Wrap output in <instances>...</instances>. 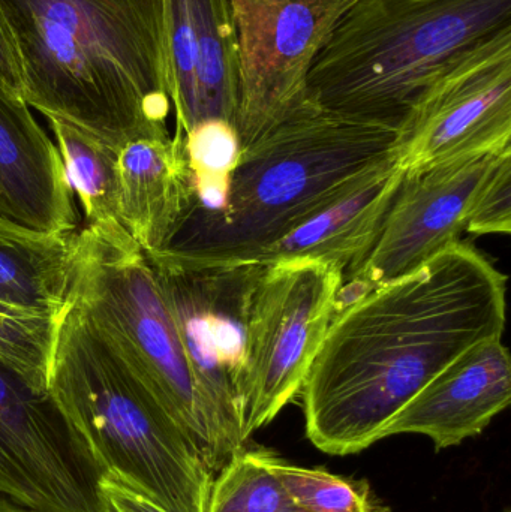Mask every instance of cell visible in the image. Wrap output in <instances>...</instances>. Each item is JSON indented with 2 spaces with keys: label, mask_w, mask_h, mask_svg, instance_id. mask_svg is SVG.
Here are the masks:
<instances>
[{
  "label": "cell",
  "mask_w": 511,
  "mask_h": 512,
  "mask_svg": "<svg viewBox=\"0 0 511 512\" xmlns=\"http://www.w3.org/2000/svg\"><path fill=\"white\" fill-rule=\"evenodd\" d=\"M86 225L119 222L120 147L60 117H47Z\"/></svg>",
  "instance_id": "19"
},
{
  "label": "cell",
  "mask_w": 511,
  "mask_h": 512,
  "mask_svg": "<svg viewBox=\"0 0 511 512\" xmlns=\"http://www.w3.org/2000/svg\"><path fill=\"white\" fill-rule=\"evenodd\" d=\"M62 313L32 312L0 303V360L39 393H48Z\"/></svg>",
  "instance_id": "22"
},
{
  "label": "cell",
  "mask_w": 511,
  "mask_h": 512,
  "mask_svg": "<svg viewBox=\"0 0 511 512\" xmlns=\"http://www.w3.org/2000/svg\"><path fill=\"white\" fill-rule=\"evenodd\" d=\"M180 137L192 185V210L186 221L216 215L227 203L231 176L239 164V132L228 120L209 119Z\"/></svg>",
  "instance_id": "20"
},
{
  "label": "cell",
  "mask_w": 511,
  "mask_h": 512,
  "mask_svg": "<svg viewBox=\"0 0 511 512\" xmlns=\"http://www.w3.org/2000/svg\"><path fill=\"white\" fill-rule=\"evenodd\" d=\"M0 84L23 96L20 54L2 6H0Z\"/></svg>",
  "instance_id": "26"
},
{
  "label": "cell",
  "mask_w": 511,
  "mask_h": 512,
  "mask_svg": "<svg viewBox=\"0 0 511 512\" xmlns=\"http://www.w3.org/2000/svg\"><path fill=\"white\" fill-rule=\"evenodd\" d=\"M272 450L243 447L213 477L206 512H294L272 468Z\"/></svg>",
  "instance_id": "21"
},
{
  "label": "cell",
  "mask_w": 511,
  "mask_h": 512,
  "mask_svg": "<svg viewBox=\"0 0 511 512\" xmlns=\"http://www.w3.org/2000/svg\"><path fill=\"white\" fill-rule=\"evenodd\" d=\"M404 173L398 155L389 159L308 221L258 252L252 264L309 259L335 265L345 276L371 251Z\"/></svg>",
  "instance_id": "16"
},
{
  "label": "cell",
  "mask_w": 511,
  "mask_h": 512,
  "mask_svg": "<svg viewBox=\"0 0 511 512\" xmlns=\"http://www.w3.org/2000/svg\"><path fill=\"white\" fill-rule=\"evenodd\" d=\"M23 98L122 147L168 137L164 0H0Z\"/></svg>",
  "instance_id": "2"
},
{
  "label": "cell",
  "mask_w": 511,
  "mask_h": 512,
  "mask_svg": "<svg viewBox=\"0 0 511 512\" xmlns=\"http://www.w3.org/2000/svg\"><path fill=\"white\" fill-rule=\"evenodd\" d=\"M164 6L176 134L209 119L236 123L239 53L230 3L164 0Z\"/></svg>",
  "instance_id": "13"
},
{
  "label": "cell",
  "mask_w": 511,
  "mask_h": 512,
  "mask_svg": "<svg viewBox=\"0 0 511 512\" xmlns=\"http://www.w3.org/2000/svg\"><path fill=\"white\" fill-rule=\"evenodd\" d=\"M239 53L236 125L243 147L306 96L315 57L351 0H228Z\"/></svg>",
  "instance_id": "10"
},
{
  "label": "cell",
  "mask_w": 511,
  "mask_h": 512,
  "mask_svg": "<svg viewBox=\"0 0 511 512\" xmlns=\"http://www.w3.org/2000/svg\"><path fill=\"white\" fill-rule=\"evenodd\" d=\"M465 231L474 236L511 233V150L501 155L477 192Z\"/></svg>",
  "instance_id": "24"
},
{
  "label": "cell",
  "mask_w": 511,
  "mask_h": 512,
  "mask_svg": "<svg viewBox=\"0 0 511 512\" xmlns=\"http://www.w3.org/2000/svg\"><path fill=\"white\" fill-rule=\"evenodd\" d=\"M0 218L44 234L77 233L78 210L59 149L23 96L0 84Z\"/></svg>",
  "instance_id": "15"
},
{
  "label": "cell",
  "mask_w": 511,
  "mask_h": 512,
  "mask_svg": "<svg viewBox=\"0 0 511 512\" xmlns=\"http://www.w3.org/2000/svg\"><path fill=\"white\" fill-rule=\"evenodd\" d=\"M511 147V32L456 63L399 131L404 170Z\"/></svg>",
  "instance_id": "12"
},
{
  "label": "cell",
  "mask_w": 511,
  "mask_h": 512,
  "mask_svg": "<svg viewBox=\"0 0 511 512\" xmlns=\"http://www.w3.org/2000/svg\"><path fill=\"white\" fill-rule=\"evenodd\" d=\"M398 138V131L324 110L305 96L243 147L224 209L189 218L165 251L200 264L251 262L395 158Z\"/></svg>",
  "instance_id": "3"
},
{
  "label": "cell",
  "mask_w": 511,
  "mask_h": 512,
  "mask_svg": "<svg viewBox=\"0 0 511 512\" xmlns=\"http://www.w3.org/2000/svg\"><path fill=\"white\" fill-rule=\"evenodd\" d=\"M294 512H302V511H297V510H296V511H294Z\"/></svg>",
  "instance_id": "29"
},
{
  "label": "cell",
  "mask_w": 511,
  "mask_h": 512,
  "mask_svg": "<svg viewBox=\"0 0 511 512\" xmlns=\"http://www.w3.org/2000/svg\"><path fill=\"white\" fill-rule=\"evenodd\" d=\"M102 512H168L111 472L99 480Z\"/></svg>",
  "instance_id": "25"
},
{
  "label": "cell",
  "mask_w": 511,
  "mask_h": 512,
  "mask_svg": "<svg viewBox=\"0 0 511 512\" xmlns=\"http://www.w3.org/2000/svg\"><path fill=\"white\" fill-rule=\"evenodd\" d=\"M71 298L203 457L200 394L143 249L119 222L74 234Z\"/></svg>",
  "instance_id": "6"
},
{
  "label": "cell",
  "mask_w": 511,
  "mask_h": 512,
  "mask_svg": "<svg viewBox=\"0 0 511 512\" xmlns=\"http://www.w3.org/2000/svg\"><path fill=\"white\" fill-rule=\"evenodd\" d=\"M511 402V360L503 337L468 349L422 388L384 429L383 439L422 435L435 450L480 435Z\"/></svg>",
  "instance_id": "14"
},
{
  "label": "cell",
  "mask_w": 511,
  "mask_h": 512,
  "mask_svg": "<svg viewBox=\"0 0 511 512\" xmlns=\"http://www.w3.org/2000/svg\"><path fill=\"white\" fill-rule=\"evenodd\" d=\"M101 477L50 391L0 360V498L35 512H102Z\"/></svg>",
  "instance_id": "9"
},
{
  "label": "cell",
  "mask_w": 511,
  "mask_h": 512,
  "mask_svg": "<svg viewBox=\"0 0 511 512\" xmlns=\"http://www.w3.org/2000/svg\"><path fill=\"white\" fill-rule=\"evenodd\" d=\"M511 32V0H351L312 63L306 98L401 131L426 90Z\"/></svg>",
  "instance_id": "4"
},
{
  "label": "cell",
  "mask_w": 511,
  "mask_h": 512,
  "mask_svg": "<svg viewBox=\"0 0 511 512\" xmlns=\"http://www.w3.org/2000/svg\"><path fill=\"white\" fill-rule=\"evenodd\" d=\"M506 312V274L462 240L345 304L300 391L306 438L329 456L362 453L456 358L503 337Z\"/></svg>",
  "instance_id": "1"
},
{
  "label": "cell",
  "mask_w": 511,
  "mask_h": 512,
  "mask_svg": "<svg viewBox=\"0 0 511 512\" xmlns=\"http://www.w3.org/2000/svg\"><path fill=\"white\" fill-rule=\"evenodd\" d=\"M0 512H35L27 510V508L20 507V505L14 504V502L8 501V499L0 498Z\"/></svg>",
  "instance_id": "27"
},
{
  "label": "cell",
  "mask_w": 511,
  "mask_h": 512,
  "mask_svg": "<svg viewBox=\"0 0 511 512\" xmlns=\"http://www.w3.org/2000/svg\"><path fill=\"white\" fill-rule=\"evenodd\" d=\"M48 391L102 475L168 512H206L213 474L200 451L69 297Z\"/></svg>",
  "instance_id": "5"
},
{
  "label": "cell",
  "mask_w": 511,
  "mask_h": 512,
  "mask_svg": "<svg viewBox=\"0 0 511 512\" xmlns=\"http://www.w3.org/2000/svg\"><path fill=\"white\" fill-rule=\"evenodd\" d=\"M507 150L511 147L405 170L371 251L345 274L338 303L344 300L345 306L407 276L461 242L474 198Z\"/></svg>",
  "instance_id": "11"
},
{
  "label": "cell",
  "mask_w": 511,
  "mask_h": 512,
  "mask_svg": "<svg viewBox=\"0 0 511 512\" xmlns=\"http://www.w3.org/2000/svg\"><path fill=\"white\" fill-rule=\"evenodd\" d=\"M164 292L200 394L203 460L213 477L243 450L240 400L249 321L267 265L200 264L144 252Z\"/></svg>",
  "instance_id": "7"
},
{
  "label": "cell",
  "mask_w": 511,
  "mask_h": 512,
  "mask_svg": "<svg viewBox=\"0 0 511 512\" xmlns=\"http://www.w3.org/2000/svg\"><path fill=\"white\" fill-rule=\"evenodd\" d=\"M342 282L341 268L309 259L264 270L252 303L240 400L246 444L302 391L335 318Z\"/></svg>",
  "instance_id": "8"
},
{
  "label": "cell",
  "mask_w": 511,
  "mask_h": 512,
  "mask_svg": "<svg viewBox=\"0 0 511 512\" xmlns=\"http://www.w3.org/2000/svg\"><path fill=\"white\" fill-rule=\"evenodd\" d=\"M192 210L183 141L138 138L120 147L117 219L144 252L167 249Z\"/></svg>",
  "instance_id": "17"
},
{
  "label": "cell",
  "mask_w": 511,
  "mask_h": 512,
  "mask_svg": "<svg viewBox=\"0 0 511 512\" xmlns=\"http://www.w3.org/2000/svg\"><path fill=\"white\" fill-rule=\"evenodd\" d=\"M74 234H44L0 218V303L60 315L71 297Z\"/></svg>",
  "instance_id": "18"
},
{
  "label": "cell",
  "mask_w": 511,
  "mask_h": 512,
  "mask_svg": "<svg viewBox=\"0 0 511 512\" xmlns=\"http://www.w3.org/2000/svg\"><path fill=\"white\" fill-rule=\"evenodd\" d=\"M503 512H510V510H506V511H503Z\"/></svg>",
  "instance_id": "28"
},
{
  "label": "cell",
  "mask_w": 511,
  "mask_h": 512,
  "mask_svg": "<svg viewBox=\"0 0 511 512\" xmlns=\"http://www.w3.org/2000/svg\"><path fill=\"white\" fill-rule=\"evenodd\" d=\"M272 468L297 511L390 512L366 480H353L323 468L293 465L273 451Z\"/></svg>",
  "instance_id": "23"
}]
</instances>
